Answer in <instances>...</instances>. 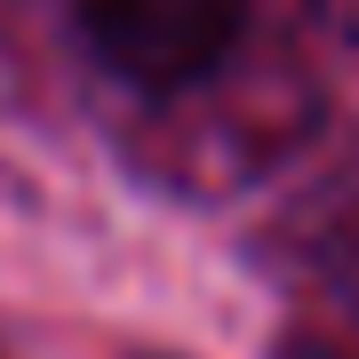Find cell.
<instances>
[{"label":"cell","instance_id":"6da1fadb","mask_svg":"<svg viewBox=\"0 0 359 359\" xmlns=\"http://www.w3.org/2000/svg\"><path fill=\"white\" fill-rule=\"evenodd\" d=\"M80 32L144 96H184L224 72L248 32V0H80Z\"/></svg>","mask_w":359,"mask_h":359}]
</instances>
